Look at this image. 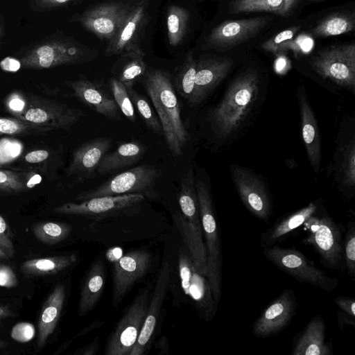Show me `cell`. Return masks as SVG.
<instances>
[{"mask_svg": "<svg viewBox=\"0 0 355 355\" xmlns=\"http://www.w3.org/2000/svg\"><path fill=\"white\" fill-rule=\"evenodd\" d=\"M287 60L284 55H280L278 56L277 59L275 62V67L278 71H282L285 67L287 65Z\"/></svg>", "mask_w": 355, "mask_h": 355, "instance_id": "52", "label": "cell"}, {"mask_svg": "<svg viewBox=\"0 0 355 355\" xmlns=\"http://www.w3.org/2000/svg\"><path fill=\"white\" fill-rule=\"evenodd\" d=\"M6 344L7 343H5L3 341H2L1 339H0V348H2V347H4L6 346Z\"/></svg>", "mask_w": 355, "mask_h": 355, "instance_id": "58", "label": "cell"}, {"mask_svg": "<svg viewBox=\"0 0 355 355\" xmlns=\"http://www.w3.org/2000/svg\"><path fill=\"white\" fill-rule=\"evenodd\" d=\"M98 340H95L91 345L85 347L86 349H83V352H80L79 354H94L97 351L98 347Z\"/></svg>", "mask_w": 355, "mask_h": 355, "instance_id": "51", "label": "cell"}, {"mask_svg": "<svg viewBox=\"0 0 355 355\" xmlns=\"http://www.w3.org/2000/svg\"><path fill=\"white\" fill-rule=\"evenodd\" d=\"M0 248H1L8 257H12L14 254V247L12 241L9 236L8 227L0 215Z\"/></svg>", "mask_w": 355, "mask_h": 355, "instance_id": "43", "label": "cell"}, {"mask_svg": "<svg viewBox=\"0 0 355 355\" xmlns=\"http://www.w3.org/2000/svg\"><path fill=\"white\" fill-rule=\"evenodd\" d=\"M232 65L229 59H201L197 62L195 88L191 105L200 104L225 77Z\"/></svg>", "mask_w": 355, "mask_h": 355, "instance_id": "21", "label": "cell"}, {"mask_svg": "<svg viewBox=\"0 0 355 355\" xmlns=\"http://www.w3.org/2000/svg\"><path fill=\"white\" fill-rule=\"evenodd\" d=\"M19 129V125L14 121L1 119H0V132L6 134H12Z\"/></svg>", "mask_w": 355, "mask_h": 355, "instance_id": "48", "label": "cell"}, {"mask_svg": "<svg viewBox=\"0 0 355 355\" xmlns=\"http://www.w3.org/2000/svg\"><path fill=\"white\" fill-rule=\"evenodd\" d=\"M354 28V15L340 13L323 19L313 28V33L318 37H328L350 32Z\"/></svg>", "mask_w": 355, "mask_h": 355, "instance_id": "34", "label": "cell"}, {"mask_svg": "<svg viewBox=\"0 0 355 355\" xmlns=\"http://www.w3.org/2000/svg\"><path fill=\"white\" fill-rule=\"evenodd\" d=\"M343 255L348 273L355 276V227L353 223L349 225L345 235Z\"/></svg>", "mask_w": 355, "mask_h": 355, "instance_id": "39", "label": "cell"}, {"mask_svg": "<svg viewBox=\"0 0 355 355\" xmlns=\"http://www.w3.org/2000/svg\"><path fill=\"white\" fill-rule=\"evenodd\" d=\"M151 287L141 290L121 318L105 347L106 355H129L141 331L148 304Z\"/></svg>", "mask_w": 355, "mask_h": 355, "instance_id": "7", "label": "cell"}, {"mask_svg": "<svg viewBox=\"0 0 355 355\" xmlns=\"http://www.w3.org/2000/svg\"><path fill=\"white\" fill-rule=\"evenodd\" d=\"M142 50L129 51L123 53L122 56L113 67L115 78L122 83L126 89L133 87L136 81L147 71Z\"/></svg>", "mask_w": 355, "mask_h": 355, "instance_id": "28", "label": "cell"}, {"mask_svg": "<svg viewBox=\"0 0 355 355\" xmlns=\"http://www.w3.org/2000/svg\"><path fill=\"white\" fill-rule=\"evenodd\" d=\"M170 273L171 266L169 261L167 260L163 261L141 331L129 355H141L146 349L154 333L160 309L166 295Z\"/></svg>", "mask_w": 355, "mask_h": 355, "instance_id": "19", "label": "cell"}, {"mask_svg": "<svg viewBox=\"0 0 355 355\" xmlns=\"http://www.w3.org/2000/svg\"><path fill=\"white\" fill-rule=\"evenodd\" d=\"M147 147L137 141L121 144L113 152L106 154L101 162L97 173H112L138 162L144 155Z\"/></svg>", "mask_w": 355, "mask_h": 355, "instance_id": "25", "label": "cell"}, {"mask_svg": "<svg viewBox=\"0 0 355 355\" xmlns=\"http://www.w3.org/2000/svg\"><path fill=\"white\" fill-rule=\"evenodd\" d=\"M231 173L238 193L247 209L259 219L268 221L270 203L262 182L254 173L241 166H232Z\"/></svg>", "mask_w": 355, "mask_h": 355, "instance_id": "14", "label": "cell"}, {"mask_svg": "<svg viewBox=\"0 0 355 355\" xmlns=\"http://www.w3.org/2000/svg\"><path fill=\"white\" fill-rule=\"evenodd\" d=\"M64 297L65 288L60 284L55 287L44 304L38 320L37 345L39 348L45 345L49 336L53 332L62 311Z\"/></svg>", "mask_w": 355, "mask_h": 355, "instance_id": "24", "label": "cell"}, {"mask_svg": "<svg viewBox=\"0 0 355 355\" xmlns=\"http://www.w3.org/2000/svg\"><path fill=\"white\" fill-rule=\"evenodd\" d=\"M181 285L184 293L194 302L202 319L209 321L214 316L215 302L209 282L198 272L189 255L181 252L178 259Z\"/></svg>", "mask_w": 355, "mask_h": 355, "instance_id": "10", "label": "cell"}, {"mask_svg": "<svg viewBox=\"0 0 355 355\" xmlns=\"http://www.w3.org/2000/svg\"><path fill=\"white\" fill-rule=\"evenodd\" d=\"M317 209V205L311 202L306 207L284 218L261 236V244L265 247L274 245L285 235L303 225L309 218L315 214Z\"/></svg>", "mask_w": 355, "mask_h": 355, "instance_id": "29", "label": "cell"}, {"mask_svg": "<svg viewBox=\"0 0 355 355\" xmlns=\"http://www.w3.org/2000/svg\"><path fill=\"white\" fill-rule=\"evenodd\" d=\"M49 157V153L46 150H35L28 153L25 159L29 163H37L44 161Z\"/></svg>", "mask_w": 355, "mask_h": 355, "instance_id": "49", "label": "cell"}, {"mask_svg": "<svg viewBox=\"0 0 355 355\" xmlns=\"http://www.w3.org/2000/svg\"><path fill=\"white\" fill-rule=\"evenodd\" d=\"M10 107L15 111H21L24 106V102L19 98H14L10 103Z\"/></svg>", "mask_w": 355, "mask_h": 355, "instance_id": "53", "label": "cell"}, {"mask_svg": "<svg viewBox=\"0 0 355 355\" xmlns=\"http://www.w3.org/2000/svg\"><path fill=\"white\" fill-rule=\"evenodd\" d=\"M1 35H2V28H1V27H0V38H1Z\"/></svg>", "mask_w": 355, "mask_h": 355, "instance_id": "59", "label": "cell"}, {"mask_svg": "<svg viewBox=\"0 0 355 355\" xmlns=\"http://www.w3.org/2000/svg\"><path fill=\"white\" fill-rule=\"evenodd\" d=\"M340 309L352 317H355V302L354 298L347 297H338L334 300Z\"/></svg>", "mask_w": 355, "mask_h": 355, "instance_id": "45", "label": "cell"}, {"mask_svg": "<svg viewBox=\"0 0 355 355\" xmlns=\"http://www.w3.org/2000/svg\"><path fill=\"white\" fill-rule=\"evenodd\" d=\"M33 231L36 238L42 243L53 245L69 234L70 227L63 223L47 222L34 225Z\"/></svg>", "mask_w": 355, "mask_h": 355, "instance_id": "35", "label": "cell"}, {"mask_svg": "<svg viewBox=\"0 0 355 355\" xmlns=\"http://www.w3.org/2000/svg\"><path fill=\"white\" fill-rule=\"evenodd\" d=\"M7 257L8 254L1 248H0V259L6 258Z\"/></svg>", "mask_w": 355, "mask_h": 355, "instance_id": "57", "label": "cell"}, {"mask_svg": "<svg viewBox=\"0 0 355 355\" xmlns=\"http://www.w3.org/2000/svg\"><path fill=\"white\" fill-rule=\"evenodd\" d=\"M202 233L207 254V278L216 304L221 297L222 252L217 223L210 193L206 184L198 180L196 185Z\"/></svg>", "mask_w": 355, "mask_h": 355, "instance_id": "4", "label": "cell"}, {"mask_svg": "<svg viewBox=\"0 0 355 355\" xmlns=\"http://www.w3.org/2000/svg\"><path fill=\"white\" fill-rule=\"evenodd\" d=\"M0 66L5 71H17L20 68V62L15 59L6 58L1 62Z\"/></svg>", "mask_w": 355, "mask_h": 355, "instance_id": "50", "label": "cell"}, {"mask_svg": "<svg viewBox=\"0 0 355 355\" xmlns=\"http://www.w3.org/2000/svg\"><path fill=\"white\" fill-rule=\"evenodd\" d=\"M197 62L193 53H189L182 64L178 69L174 85L175 92L191 104L195 88Z\"/></svg>", "mask_w": 355, "mask_h": 355, "instance_id": "32", "label": "cell"}, {"mask_svg": "<svg viewBox=\"0 0 355 355\" xmlns=\"http://www.w3.org/2000/svg\"><path fill=\"white\" fill-rule=\"evenodd\" d=\"M297 94L302 138L310 164L317 173L321 161V144L318 124L303 89H299Z\"/></svg>", "mask_w": 355, "mask_h": 355, "instance_id": "23", "label": "cell"}, {"mask_svg": "<svg viewBox=\"0 0 355 355\" xmlns=\"http://www.w3.org/2000/svg\"><path fill=\"white\" fill-rule=\"evenodd\" d=\"M144 76V86L157 112L167 147L173 156H180L189 135L181 117L171 75L166 71L153 69L146 71Z\"/></svg>", "mask_w": 355, "mask_h": 355, "instance_id": "1", "label": "cell"}, {"mask_svg": "<svg viewBox=\"0 0 355 355\" xmlns=\"http://www.w3.org/2000/svg\"><path fill=\"white\" fill-rule=\"evenodd\" d=\"M42 180V178L40 175H35L33 176L27 183V187L29 188L33 187L35 184H39Z\"/></svg>", "mask_w": 355, "mask_h": 355, "instance_id": "54", "label": "cell"}, {"mask_svg": "<svg viewBox=\"0 0 355 355\" xmlns=\"http://www.w3.org/2000/svg\"><path fill=\"white\" fill-rule=\"evenodd\" d=\"M109 85L113 98L120 111L131 122H135V111L125 85L116 78H111Z\"/></svg>", "mask_w": 355, "mask_h": 355, "instance_id": "37", "label": "cell"}, {"mask_svg": "<svg viewBox=\"0 0 355 355\" xmlns=\"http://www.w3.org/2000/svg\"><path fill=\"white\" fill-rule=\"evenodd\" d=\"M189 12L184 8L173 5L168 8L166 28L168 42L178 46L183 40L187 29Z\"/></svg>", "mask_w": 355, "mask_h": 355, "instance_id": "33", "label": "cell"}, {"mask_svg": "<svg viewBox=\"0 0 355 355\" xmlns=\"http://www.w3.org/2000/svg\"><path fill=\"white\" fill-rule=\"evenodd\" d=\"M111 144L112 140L107 137H98L84 143L75 153L71 171L81 180L94 178Z\"/></svg>", "mask_w": 355, "mask_h": 355, "instance_id": "22", "label": "cell"}, {"mask_svg": "<svg viewBox=\"0 0 355 355\" xmlns=\"http://www.w3.org/2000/svg\"><path fill=\"white\" fill-rule=\"evenodd\" d=\"M132 6L121 1L102 3L82 13L78 21L100 39L109 41L114 36Z\"/></svg>", "mask_w": 355, "mask_h": 355, "instance_id": "12", "label": "cell"}, {"mask_svg": "<svg viewBox=\"0 0 355 355\" xmlns=\"http://www.w3.org/2000/svg\"><path fill=\"white\" fill-rule=\"evenodd\" d=\"M181 214L173 216L192 261L200 273L207 277V254L200 217L196 191L191 187L180 190Z\"/></svg>", "mask_w": 355, "mask_h": 355, "instance_id": "3", "label": "cell"}, {"mask_svg": "<svg viewBox=\"0 0 355 355\" xmlns=\"http://www.w3.org/2000/svg\"><path fill=\"white\" fill-rule=\"evenodd\" d=\"M312 69L323 78L354 90L355 86V45L332 46L311 60Z\"/></svg>", "mask_w": 355, "mask_h": 355, "instance_id": "9", "label": "cell"}, {"mask_svg": "<svg viewBox=\"0 0 355 355\" xmlns=\"http://www.w3.org/2000/svg\"><path fill=\"white\" fill-rule=\"evenodd\" d=\"M296 306L293 291L284 290L254 322L252 328L254 335L266 338L282 331L293 318Z\"/></svg>", "mask_w": 355, "mask_h": 355, "instance_id": "16", "label": "cell"}, {"mask_svg": "<svg viewBox=\"0 0 355 355\" xmlns=\"http://www.w3.org/2000/svg\"><path fill=\"white\" fill-rule=\"evenodd\" d=\"M76 96L90 109L112 120L121 118L119 108L111 96L98 81L82 78L71 85Z\"/></svg>", "mask_w": 355, "mask_h": 355, "instance_id": "20", "label": "cell"}, {"mask_svg": "<svg viewBox=\"0 0 355 355\" xmlns=\"http://www.w3.org/2000/svg\"><path fill=\"white\" fill-rule=\"evenodd\" d=\"M159 176V171L154 166L139 165L110 178L94 189L81 193L78 199L85 200L123 194H141L144 197L154 198L157 195L155 184Z\"/></svg>", "mask_w": 355, "mask_h": 355, "instance_id": "5", "label": "cell"}, {"mask_svg": "<svg viewBox=\"0 0 355 355\" xmlns=\"http://www.w3.org/2000/svg\"><path fill=\"white\" fill-rule=\"evenodd\" d=\"M35 334V330L33 324L22 322L12 327L10 336L13 340L17 342L26 343L33 338Z\"/></svg>", "mask_w": 355, "mask_h": 355, "instance_id": "42", "label": "cell"}, {"mask_svg": "<svg viewBox=\"0 0 355 355\" xmlns=\"http://www.w3.org/2000/svg\"><path fill=\"white\" fill-rule=\"evenodd\" d=\"M7 180H8L7 175L3 172L0 171V183H3V182H6Z\"/></svg>", "mask_w": 355, "mask_h": 355, "instance_id": "56", "label": "cell"}, {"mask_svg": "<svg viewBox=\"0 0 355 355\" xmlns=\"http://www.w3.org/2000/svg\"><path fill=\"white\" fill-rule=\"evenodd\" d=\"M314 46V40L309 35L300 34L295 39L287 42L282 48L281 52L291 50L297 55L310 53Z\"/></svg>", "mask_w": 355, "mask_h": 355, "instance_id": "41", "label": "cell"}, {"mask_svg": "<svg viewBox=\"0 0 355 355\" xmlns=\"http://www.w3.org/2000/svg\"><path fill=\"white\" fill-rule=\"evenodd\" d=\"M263 255L277 268L300 282L318 287L325 291H333L338 280L327 275L318 268L302 252L294 248L266 246Z\"/></svg>", "mask_w": 355, "mask_h": 355, "instance_id": "6", "label": "cell"}, {"mask_svg": "<svg viewBox=\"0 0 355 355\" xmlns=\"http://www.w3.org/2000/svg\"><path fill=\"white\" fill-rule=\"evenodd\" d=\"M93 58L86 49L69 40H53L37 46L23 59L25 64L49 68L63 64L85 62Z\"/></svg>", "mask_w": 355, "mask_h": 355, "instance_id": "13", "label": "cell"}, {"mask_svg": "<svg viewBox=\"0 0 355 355\" xmlns=\"http://www.w3.org/2000/svg\"><path fill=\"white\" fill-rule=\"evenodd\" d=\"M26 119L33 123H43L48 119L46 112L40 108H32L26 114Z\"/></svg>", "mask_w": 355, "mask_h": 355, "instance_id": "46", "label": "cell"}, {"mask_svg": "<svg viewBox=\"0 0 355 355\" xmlns=\"http://www.w3.org/2000/svg\"><path fill=\"white\" fill-rule=\"evenodd\" d=\"M259 89V78L253 71L245 73L232 83L223 98L209 114L219 137L225 138L239 127L256 101Z\"/></svg>", "mask_w": 355, "mask_h": 355, "instance_id": "2", "label": "cell"}, {"mask_svg": "<svg viewBox=\"0 0 355 355\" xmlns=\"http://www.w3.org/2000/svg\"><path fill=\"white\" fill-rule=\"evenodd\" d=\"M127 90L134 107L139 112L145 124L156 134L162 135V128L159 119L146 98L139 94L133 87Z\"/></svg>", "mask_w": 355, "mask_h": 355, "instance_id": "36", "label": "cell"}, {"mask_svg": "<svg viewBox=\"0 0 355 355\" xmlns=\"http://www.w3.org/2000/svg\"><path fill=\"white\" fill-rule=\"evenodd\" d=\"M10 315V313L5 307L0 305V318Z\"/></svg>", "mask_w": 355, "mask_h": 355, "instance_id": "55", "label": "cell"}, {"mask_svg": "<svg viewBox=\"0 0 355 355\" xmlns=\"http://www.w3.org/2000/svg\"><path fill=\"white\" fill-rule=\"evenodd\" d=\"M270 21L266 17L223 21L207 38L209 45L227 48L256 35Z\"/></svg>", "mask_w": 355, "mask_h": 355, "instance_id": "18", "label": "cell"}, {"mask_svg": "<svg viewBox=\"0 0 355 355\" xmlns=\"http://www.w3.org/2000/svg\"><path fill=\"white\" fill-rule=\"evenodd\" d=\"M74 0H33L35 4L43 8H55L68 4Z\"/></svg>", "mask_w": 355, "mask_h": 355, "instance_id": "47", "label": "cell"}, {"mask_svg": "<svg viewBox=\"0 0 355 355\" xmlns=\"http://www.w3.org/2000/svg\"><path fill=\"white\" fill-rule=\"evenodd\" d=\"M303 225L309 231L304 239L318 253L321 263L327 268H340L344 259L340 234L338 227L328 216L313 215Z\"/></svg>", "mask_w": 355, "mask_h": 355, "instance_id": "8", "label": "cell"}, {"mask_svg": "<svg viewBox=\"0 0 355 355\" xmlns=\"http://www.w3.org/2000/svg\"><path fill=\"white\" fill-rule=\"evenodd\" d=\"M150 255L145 250H135L117 259L114 265L112 301L117 306L134 284L147 272Z\"/></svg>", "mask_w": 355, "mask_h": 355, "instance_id": "15", "label": "cell"}, {"mask_svg": "<svg viewBox=\"0 0 355 355\" xmlns=\"http://www.w3.org/2000/svg\"><path fill=\"white\" fill-rule=\"evenodd\" d=\"M148 0H140L133 4L114 36L105 48L107 56L129 51L141 50L138 40L147 18Z\"/></svg>", "mask_w": 355, "mask_h": 355, "instance_id": "17", "label": "cell"}, {"mask_svg": "<svg viewBox=\"0 0 355 355\" xmlns=\"http://www.w3.org/2000/svg\"><path fill=\"white\" fill-rule=\"evenodd\" d=\"M299 29V26H293L279 33L265 42L262 45V48L267 51L279 53L282 46L293 38Z\"/></svg>", "mask_w": 355, "mask_h": 355, "instance_id": "40", "label": "cell"}, {"mask_svg": "<svg viewBox=\"0 0 355 355\" xmlns=\"http://www.w3.org/2000/svg\"><path fill=\"white\" fill-rule=\"evenodd\" d=\"M144 199L145 197L141 194L101 196L85 200L78 204H65L57 208L56 211L102 218L135 210Z\"/></svg>", "mask_w": 355, "mask_h": 355, "instance_id": "11", "label": "cell"}, {"mask_svg": "<svg viewBox=\"0 0 355 355\" xmlns=\"http://www.w3.org/2000/svg\"><path fill=\"white\" fill-rule=\"evenodd\" d=\"M105 266L101 260L90 268L80 293L78 311L80 315L91 311L100 298L105 283Z\"/></svg>", "mask_w": 355, "mask_h": 355, "instance_id": "27", "label": "cell"}, {"mask_svg": "<svg viewBox=\"0 0 355 355\" xmlns=\"http://www.w3.org/2000/svg\"><path fill=\"white\" fill-rule=\"evenodd\" d=\"M340 171L344 185L354 187L355 184V143L354 139L343 148Z\"/></svg>", "mask_w": 355, "mask_h": 355, "instance_id": "38", "label": "cell"}, {"mask_svg": "<svg viewBox=\"0 0 355 355\" xmlns=\"http://www.w3.org/2000/svg\"><path fill=\"white\" fill-rule=\"evenodd\" d=\"M300 0H235L230 5L234 13L269 12L288 16Z\"/></svg>", "mask_w": 355, "mask_h": 355, "instance_id": "30", "label": "cell"}, {"mask_svg": "<svg viewBox=\"0 0 355 355\" xmlns=\"http://www.w3.org/2000/svg\"><path fill=\"white\" fill-rule=\"evenodd\" d=\"M18 284L17 277L8 266L0 264V286L12 288Z\"/></svg>", "mask_w": 355, "mask_h": 355, "instance_id": "44", "label": "cell"}, {"mask_svg": "<svg viewBox=\"0 0 355 355\" xmlns=\"http://www.w3.org/2000/svg\"><path fill=\"white\" fill-rule=\"evenodd\" d=\"M325 324L323 320L314 317L307 324L295 347L293 355H329L331 349L324 342Z\"/></svg>", "mask_w": 355, "mask_h": 355, "instance_id": "26", "label": "cell"}, {"mask_svg": "<svg viewBox=\"0 0 355 355\" xmlns=\"http://www.w3.org/2000/svg\"><path fill=\"white\" fill-rule=\"evenodd\" d=\"M75 255L34 259L24 261L21 270L28 275H44L57 273L76 261Z\"/></svg>", "mask_w": 355, "mask_h": 355, "instance_id": "31", "label": "cell"}]
</instances>
